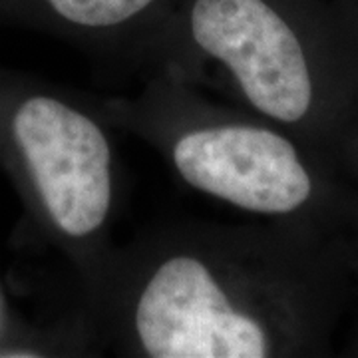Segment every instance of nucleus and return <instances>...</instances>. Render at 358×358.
I'll list each match as a JSON object with an SVG mask.
<instances>
[{"instance_id":"nucleus-1","label":"nucleus","mask_w":358,"mask_h":358,"mask_svg":"<svg viewBox=\"0 0 358 358\" xmlns=\"http://www.w3.org/2000/svg\"><path fill=\"white\" fill-rule=\"evenodd\" d=\"M287 223L183 221L114 247L82 308L103 352L268 358L301 345L307 281Z\"/></svg>"},{"instance_id":"nucleus-2","label":"nucleus","mask_w":358,"mask_h":358,"mask_svg":"<svg viewBox=\"0 0 358 358\" xmlns=\"http://www.w3.org/2000/svg\"><path fill=\"white\" fill-rule=\"evenodd\" d=\"M102 103L0 64V169L26 221L68 263L80 299L112 255L122 173Z\"/></svg>"},{"instance_id":"nucleus-3","label":"nucleus","mask_w":358,"mask_h":358,"mask_svg":"<svg viewBox=\"0 0 358 358\" xmlns=\"http://www.w3.org/2000/svg\"><path fill=\"white\" fill-rule=\"evenodd\" d=\"M115 129L141 140L189 189L263 221L289 223L319 199V178L287 129L154 70L138 94L103 100Z\"/></svg>"},{"instance_id":"nucleus-4","label":"nucleus","mask_w":358,"mask_h":358,"mask_svg":"<svg viewBox=\"0 0 358 358\" xmlns=\"http://www.w3.org/2000/svg\"><path fill=\"white\" fill-rule=\"evenodd\" d=\"M141 68L217 90L294 134L322 114L319 46L289 0H178Z\"/></svg>"},{"instance_id":"nucleus-5","label":"nucleus","mask_w":358,"mask_h":358,"mask_svg":"<svg viewBox=\"0 0 358 358\" xmlns=\"http://www.w3.org/2000/svg\"><path fill=\"white\" fill-rule=\"evenodd\" d=\"M178 0H0V24L141 68Z\"/></svg>"},{"instance_id":"nucleus-6","label":"nucleus","mask_w":358,"mask_h":358,"mask_svg":"<svg viewBox=\"0 0 358 358\" xmlns=\"http://www.w3.org/2000/svg\"><path fill=\"white\" fill-rule=\"evenodd\" d=\"M30 320L14 315L0 282V358H22Z\"/></svg>"}]
</instances>
